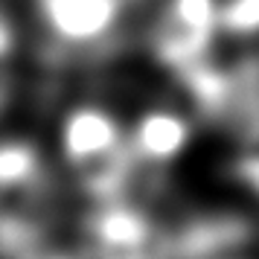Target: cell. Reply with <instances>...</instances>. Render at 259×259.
<instances>
[{"label": "cell", "instance_id": "obj_1", "mask_svg": "<svg viewBox=\"0 0 259 259\" xmlns=\"http://www.w3.org/2000/svg\"><path fill=\"white\" fill-rule=\"evenodd\" d=\"M222 29V0H163L152 21L149 44L163 67L181 73L212 59Z\"/></svg>", "mask_w": 259, "mask_h": 259}, {"label": "cell", "instance_id": "obj_2", "mask_svg": "<svg viewBox=\"0 0 259 259\" xmlns=\"http://www.w3.org/2000/svg\"><path fill=\"white\" fill-rule=\"evenodd\" d=\"M134 3L137 0H35L47 35L73 53L108 44Z\"/></svg>", "mask_w": 259, "mask_h": 259}, {"label": "cell", "instance_id": "obj_3", "mask_svg": "<svg viewBox=\"0 0 259 259\" xmlns=\"http://www.w3.org/2000/svg\"><path fill=\"white\" fill-rule=\"evenodd\" d=\"M84 236L99 259L140 253V250H163V233L146 210L140 198H111L94 204L84 222Z\"/></svg>", "mask_w": 259, "mask_h": 259}, {"label": "cell", "instance_id": "obj_4", "mask_svg": "<svg viewBox=\"0 0 259 259\" xmlns=\"http://www.w3.org/2000/svg\"><path fill=\"white\" fill-rule=\"evenodd\" d=\"M192 143V119L172 105H152L131 122L128 152L143 169H160L178 160Z\"/></svg>", "mask_w": 259, "mask_h": 259}, {"label": "cell", "instance_id": "obj_5", "mask_svg": "<svg viewBox=\"0 0 259 259\" xmlns=\"http://www.w3.org/2000/svg\"><path fill=\"white\" fill-rule=\"evenodd\" d=\"M44 175V160L35 143L26 137H9L0 146V184L6 192H26Z\"/></svg>", "mask_w": 259, "mask_h": 259}, {"label": "cell", "instance_id": "obj_6", "mask_svg": "<svg viewBox=\"0 0 259 259\" xmlns=\"http://www.w3.org/2000/svg\"><path fill=\"white\" fill-rule=\"evenodd\" d=\"M222 29L233 38L259 35V0H222Z\"/></svg>", "mask_w": 259, "mask_h": 259}, {"label": "cell", "instance_id": "obj_7", "mask_svg": "<svg viewBox=\"0 0 259 259\" xmlns=\"http://www.w3.org/2000/svg\"><path fill=\"white\" fill-rule=\"evenodd\" d=\"M236 178L259 198V149L256 152L242 154V157L236 160Z\"/></svg>", "mask_w": 259, "mask_h": 259}, {"label": "cell", "instance_id": "obj_8", "mask_svg": "<svg viewBox=\"0 0 259 259\" xmlns=\"http://www.w3.org/2000/svg\"><path fill=\"white\" fill-rule=\"evenodd\" d=\"M111 259H169L163 250H140V253H122V256H111Z\"/></svg>", "mask_w": 259, "mask_h": 259}, {"label": "cell", "instance_id": "obj_9", "mask_svg": "<svg viewBox=\"0 0 259 259\" xmlns=\"http://www.w3.org/2000/svg\"><path fill=\"white\" fill-rule=\"evenodd\" d=\"M32 259H94V256H79V253H35Z\"/></svg>", "mask_w": 259, "mask_h": 259}, {"label": "cell", "instance_id": "obj_10", "mask_svg": "<svg viewBox=\"0 0 259 259\" xmlns=\"http://www.w3.org/2000/svg\"><path fill=\"white\" fill-rule=\"evenodd\" d=\"M219 259H227V256H219Z\"/></svg>", "mask_w": 259, "mask_h": 259}]
</instances>
